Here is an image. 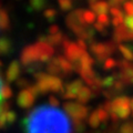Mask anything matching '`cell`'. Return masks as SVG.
I'll return each mask as SVG.
<instances>
[{"label":"cell","mask_w":133,"mask_h":133,"mask_svg":"<svg viewBox=\"0 0 133 133\" xmlns=\"http://www.w3.org/2000/svg\"><path fill=\"white\" fill-rule=\"evenodd\" d=\"M77 122L60 104L48 102L29 109L21 129L23 133H74Z\"/></svg>","instance_id":"6da1fadb"},{"label":"cell","mask_w":133,"mask_h":133,"mask_svg":"<svg viewBox=\"0 0 133 133\" xmlns=\"http://www.w3.org/2000/svg\"><path fill=\"white\" fill-rule=\"evenodd\" d=\"M3 85H5V83L2 81L1 73H0V130L12 124L16 121L17 118L16 112L10 110V103L3 98L2 94Z\"/></svg>","instance_id":"7a4b0ae2"},{"label":"cell","mask_w":133,"mask_h":133,"mask_svg":"<svg viewBox=\"0 0 133 133\" xmlns=\"http://www.w3.org/2000/svg\"><path fill=\"white\" fill-rule=\"evenodd\" d=\"M83 12L84 11L82 10H76L66 17V20H65L68 27L80 38L87 29V27H84L85 22H84V19H83Z\"/></svg>","instance_id":"3957f363"},{"label":"cell","mask_w":133,"mask_h":133,"mask_svg":"<svg viewBox=\"0 0 133 133\" xmlns=\"http://www.w3.org/2000/svg\"><path fill=\"white\" fill-rule=\"evenodd\" d=\"M62 47L64 49V56L71 63H76L81 59V57L84 55V50H82L77 43L70 42L68 39H64Z\"/></svg>","instance_id":"277c9868"},{"label":"cell","mask_w":133,"mask_h":133,"mask_svg":"<svg viewBox=\"0 0 133 133\" xmlns=\"http://www.w3.org/2000/svg\"><path fill=\"white\" fill-rule=\"evenodd\" d=\"M20 62L24 66H30L39 62V52L36 44H30L24 47L20 55Z\"/></svg>","instance_id":"5b68a950"},{"label":"cell","mask_w":133,"mask_h":133,"mask_svg":"<svg viewBox=\"0 0 133 133\" xmlns=\"http://www.w3.org/2000/svg\"><path fill=\"white\" fill-rule=\"evenodd\" d=\"M36 99L37 97L29 89H24L21 90L17 97V104L18 107H20L21 109L24 110H29L35 105V102H36Z\"/></svg>","instance_id":"8992f818"},{"label":"cell","mask_w":133,"mask_h":133,"mask_svg":"<svg viewBox=\"0 0 133 133\" xmlns=\"http://www.w3.org/2000/svg\"><path fill=\"white\" fill-rule=\"evenodd\" d=\"M91 51L98 58V60L105 61L108 57L114 51V47L112 43H95L91 45Z\"/></svg>","instance_id":"52a82bcc"},{"label":"cell","mask_w":133,"mask_h":133,"mask_svg":"<svg viewBox=\"0 0 133 133\" xmlns=\"http://www.w3.org/2000/svg\"><path fill=\"white\" fill-rule=\"evenodd\" d=\"M20 73H21V65L18 60H12L10 64L8 65L6 71V81L8 83L17 82L19 80Z\"/></svg>","instance_id":"ba28073f"},{"label":"cell","mask_w":133,"mask_h":133,"mask_svg":"<svg viewBox=\"0 0 133 133\" xmlns=\"http://www.w3.org/2000/svg\"><path fill=\"white\" fill-rule=\"evenodd\" d=\"M35 44L39 52V62L49 61L50 58L55 53V49H53L52 45H50L47 42H42V41H38V42H36Z\"/></svg>","instance_id":"9c48e42d"},{"label":"cell","mask_w":133,"mask_h":133,"mask_svg":"<svg viewBox=\"0 0 133 133\" xmlns=\"http://www.w3.org/2000/svg\"><path fill=\"white\" fill-rule=\"evenodd\" d=\"M82 88H83V84H82L81 80H74L73 82H71L70 84L66 85L63 97L65 99H76V98H78V95L80 93Z\"/></svg>","instance_id":"30bf717a"},{"label":"cell","mask_w":133,"mask_h":133,"mask_svg":"<svg viewBox=\"0 0 133 133\" xmlns=\"http://www.w3.org/2000/svg\"><path fill=\"white\" fill-rule=\"evenodd\" d=\"M132 39H133V31L129 30L124 24L115 28V31H114V40L115 41L121 42L123 40H132Z\"/></svg>","instance_id":"8fae6325"},{"label":"cell","mask_w":133,"mask_h":133,"mask_svg":"<svg viewBox=\"0 0 133 133\" xmlns=\"http://www.w3.org/2000/svg\"><path fill=\"white\" fill-rule=\"evenodd\" d=\"M14 51V43L7 37H0V56L7 57Z\"/></svg>","instance_id":"7c38bea8"},{"label":"cell","mask_w":133,"mask_h":133,"mask_svg":"<svg viewBox=\"0 0 133 133\" xmlns=\"http://www.w3.org/2000/svg\"><path fill=\"white\" fill-rule=\"evenodd\" d=\"M47 71L50 73V76H55V77H58V74L62 73L58 58H55V59H52L49 62L47 65Z\"/></svg>","instance_id":"4fadbf2b"},{"label":"cell","mask_w":133,"mask_h":133,"mask_svg":"<svg viewBox=\"0 0 133 133\" xmlns=\"http://www.w3.org/2000/svg\"><path fill=\"white\" fill-rule=\"evenodd\" d=\"M10 28V18L5 9H0V30L6 31Z\"/></svg>","instance_id":"5bb4252c"},{"label":"cell","mask_w":133,"mask_h":133,"mask_svg":"<svg viewBox=\"0 0 133 133\" xmlns=\"http://www.w3.org/2000/svg\"><path fill=\"white\" fill-rule=\"evenodd\" d=\"M91 7H92V9H93L92 11L94 12V14L99 15V16L107 15L108 10H109V3L105 2V1H98Z\"/></svg>","instance_id":"9a60e30c"},{"label":"cell","mask_w":133,"mask_h":133,"mask_svg":"<svg viewBox=\"0 0 133 133\" xmlns=\"http://www.w3.org/2000/svg\"><path fill=\"white\" fill-rule=\"evenodd\" d=\"M58 60H59V64H60V68L62 70V73H70L73 70V64L70 62L66 58L63 57H58Z\"/></svg>","instance_id":"2e32d148"},{"label":"cell","mask_w":133,"mask_h":133,"mask_svg":"<svg viewBox=\"0 0 133 133\" xmlns=\"http://www.w3.org/2000/svg\"><path fill=\"white\" fill-rule=\"evenodd\" d=\"M120 77H121V80H125L129 83L133 82V64L131 63L128 68H124L121 70V73H120Z\"/></svg>","instance_id":"e0dca14e"},{"label":"cell","mask_w":133,"mask_h":133,"mask_svg":"<svg viewBox=\"0 0 133 133\" xmlns=\"http://www.w3.org/2000/svg\"><path fill=\"white\" fill-rule=\"evenodd\" d=\"M47 6V0H29V9L32 11H41Z\"/></svg>","instance_id":"ac0fdd59"},{"label":"cell","mask_w":133,"mask_h":133,"mask_svg":"<svg viewBox=\"0 0 133 133\" xmlns=\"http://www.w3.org/2000/svg\"><path fill=\"white\" fill-rule=\"evenodd\" d=\"M119 50L121 51L122 56L124 57V59L127 61H132L133 60V50L125 44H120L119 45Z\"/></svg>","instance_id":"d6986e66"},{"label":"cell","mask_w":133,"mask_h":133,"mask_svg":"<svg viewBox=\"0 0 133 133\" xmlns=\"http://www.w3.org/2000/svg\"><path fill=\"white\" fill-rule=\"evenodd\" d=\"M90 94H91L90 89L87 88V87H83V88L81 89V91H80V93H79V95H78L79 101L80 102H87L90 99Z\"/></svg>","instance_id":"ffe728a7"},{"label":"cell","mask_w":133,"mask_h":133,"mask_svg":"<svg viewBox=\"0 0 133 133\" xmlns=\"http://www.w3.org/2000/svg\"><path fill=\"white\" fill-rule=\"evenodd\" d=\"M58 5H59L61 10L69 11L72 9L73 2H72V0H58Z\"/></svg>","instance_id":"44dd1931"},{"label":"cell","mask_w":133,"mask_h":133,"mask_svg":"<svg viewBox=\"0 0 133 133\" xmlns=\"http://www.w3.org/2000/svg\"><path fill=\"white\" fill-rule=\"evenodd\" d=\"M43 16L48 21H53L57 17V11L55 9H52V8H48V9H45L43 11Z\"/></svg>","instance_id":"7402d4cb"},{"label":"cell","mask_w":133,"mask_h":133,"mask_svg":"<svg viewBox=\"0 0 133 133\" xmlns=\"http://www.w3.org/2000/svg\"><path fill=\"white\" fill-rule=\"evenodd\" d=\"M83 19H84L85 23H92L95 20V14L91 10H87L83 12Z\"/></svg>","instance_id":"603a6c76"},{"label":"cell","mask_w":133,"mask_h":133,"mask_svg":"<svg viewBox=\"0 0 133 133\" xmlns=\"http://www.w3.org/2000/svg\"><path fill=\"white\" fill-rule=\"evenodd\" d=\"M110 14L112 15L113 18H122V19H124V12L121 9H119V8H111Z\"/></svg>","instance_id":"cb8c5ba5"},{"label":"cell","mask_w":133,"mask_h":133,"mask_svg":"<svg viewBox=\"0 0 133 133\" xmlns=\"http://www.w3.org/2000/svg\"><path fill=\"white\" fill-rule=\"evenodd\" d=\"M98 23L102 24V26H104V27H108L110 23V18L108 17V15L98 16Z\"/></svg>","instance_id":"d4e9b609"},{"label":"cell","mask_w":133,"mask_h":133,"mask_svg":"<svg viewBox=\"0 0 133 133\" xmlns=\"http://www.w3.org/2000/svg\"><path fill=\"white\" fill-rule=\"evenodd\" d=\"M124 26L129 30L133 31V16H125L124 17Z\"/></svg>","instance_id":"484cf974"},{"label":"cell","mask_w":133,"mask_h":133,"mask_svg":"<svg viewBox=\"0 0 133 133\" xmlns=\"http://www.w3.org/2000/svg\"><path fill=\"white\" fill-rule=\"evenodd\" d=\"M16 84H17V87H19L20 89H22V90H24V89H27L29 85V82H28V80L27 79H24V78H20L18 81L16 82Z\"/></svg>","instance_id":"4316f807"},{"label":"cell","mask_w":133,"mask_h":133,"mask_svg":"<svg viewBox=\"0 0 133 133\" xmlns=\"http://www.w3.org/2000/svg\"><path fill=\"white\" fill-rule=\"evenodd\" d=\"M124 11L128 16H133V1H128L124 3Z\"/></svg>","instance_id":"83f0119b"},{"label":"cell","mask_w":133,"mask_h":133,"mask_svg":"<svg viewBox=\"0 0 133 133\" xmlns=\"http://www.w3.org/2000/svg\"><path fill=\"white\" fill-rule=\"evenodd\" d=\"M124 2H125V0H109V1H108L109 6H111L112 8H118L119 6L123 5Z\"/></svg>","instance_id":"f1b7e54d"},{"label":"cell","mask_w":133,"mask_h":133,"mask_svg":"<svg viewBox=\"0 0 133 133\" xmlns=\"http://www.w3.org/2000/svg\"><path fill=\"white\" fill-rule=\"evenodd\" d=\"M116 64H118V63H116L114 60L110 59V58L104 61V68H105V69H112V68H114Z\"/></svg>","instance_id":"f546056e"},{"label":"cell","mask_w":133,"mask_h":133,"mask_svg":"<svg viewBox=\"0 0 133 133\" xmlns=\"http://www.w3.org/2000/svg\"><path fill=\"white\" fill-rule=\"evenodd\" d=\"M49 32H50V35H57V33L60 32L59 27L58 26H51L50 29H49Z\"/></svg>","instance_id":"4dcf8cb0"},{"label":"cell","mask_w":133,"mask_h":133,"mask_svg":"<svg viewBox=\"0 0 133 133\" xmlns=\"http://www.w3.org/2000/svg\"><path fill=\"white\" fill-rule=\"evenodd\" d=\"M77 44L80 47L82 50H84L85 51V49H87V45H85V42H84V40H82V39H80V40H78L77 41Z\"/></svg>","instance_id":"1f68e13d"},{"label":"cell","mask_w":133,"mask_h":133,"mask_svg":"<svg viewBox=\"0 0 133 133\" xmlns=\"http://www.w3.org/2000/svg\"><path fill=\"white\" fill-rule=\"evenodd\" d=\"M95 29H97V30L98 31H101V32H103V31H104L105 30V29H107V27H104V26H102V24H100V23H95Z\"/></svg>","instance_id":"d6a6232c"},{"label":"cell","mask_w":133,"mask_h":133,"mask_svg":"<svg viewBox=\"0 0 133 133\" xmlns=\"http://www.w3.org/2000/svg\"><path fill=\"white\" fill-rule=\"evenodd\" d=\"M2 66V62H1V60H0V68Z\"/></svg>","instance_id":"836d02e7"},{"label":"cell","mask_w":133,"mask_h":133,"mask_svg":"<svg viewBox=\"0 0 133 133\" xmlns=\"http://www.w3.org/2000/svg\"><path fill=\"white\" fill-rule=\"evenodd\" d=\"M131 104H132V110H133V101H132V103H131Z\"/></svg>","instance_id":"e575fe53"},{"label":"cell","mask_w":133,"mask_h":133,"mask_svg":"<svg viewBox=\"0 0 133 133\" xmlns=\"http://www.w3.org/2000/svg\"><path fill=\"white\" fill-rule=\"evenodd\" d=\"M0 9H1V2H0Z\"/></svg>","instance_id":"d590c367"}]
</instances>
